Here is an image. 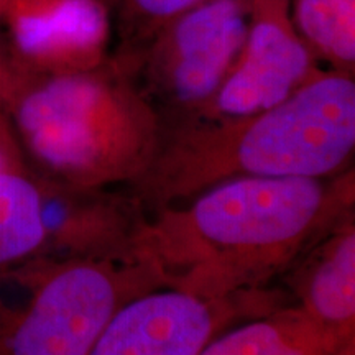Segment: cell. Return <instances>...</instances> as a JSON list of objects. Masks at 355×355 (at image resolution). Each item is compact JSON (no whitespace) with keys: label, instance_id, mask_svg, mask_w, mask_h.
Listing matches in <instances>:
<instances>
[{"label":"cell","instance_id":"obj_1","mask_svg":"<svg viewBox=\"0 0 355 355\" xmlns=\"http://www.w3.org/2000/svg\"><path fill=\"white\" fill-rule=\"evenodd\" d=\"M354 171L314 178L241 176L155 207L135 241L163 286L204 298L265 288L352 216Z\"/></svg>","mask_w":355,"mask_h":355},{"label":"cell","instance_id":"obj_2","mask_svg":"<svg viewBox=\"0 0 355 355\" xmlns=\"http://www.w3.org/2000/svg\"><path fill=\"white\" fill-rule=\"evenodd\" d=\"M148 170L127 186L145 209L241 176L324 180L355 150V79L324 69L272 109L243 117L162 122Z\"/></svg>","mask_w":355,"mask_h":355},{"label":"cell","instance_id":"obj_3","mask_svg":"<svg viewBox=\"0 0 355 355\" xmlns=\"http://www.w3.org/2000/svg\"><path fill=\"white\" fill-rule=\"evenodd\" d=\"M0 109L30 171L68 188L128 186L162 139L158 110L112 55L89 71L32 73L12 60L2 32Z\"/></svg>","mask_w":355,"mask_h":355},{"label":"cell","instance_id":"obj_4","mask_svg":"<svg viewBox=\"0 0 355 355\" xmlns=\"http://www.w3.org/2000/svg\"><path fill=\"white\" fill-rule=\"evenodd\" d=\"M158 288L140 257L40 255L0 268V355H87L123 304Z\"/></svg>","mask_w":355,"mask_h":355},{"label":"cell","instance_id":"obj_5","mask_svg":"<svg viewBox=\"0 0 355 355\" xmlns=\"http://www.w3.org/2000/svg\"><path fill=\"white\" fill-rule=\"evenodd\" d=\"M250 0H202L159 25L130 51H112L162 122L198 115L224 83L243 44Z\"/></svg>","mask_w":355,"mask_h":355},{"label":"cell","instance_id":"obj_6","mask_svg":"<svg viewBox=\"0 0 355 355\" xmlns=\"http://www.w3.org/2000/svg\"><path fill=\"white\" fill-rule=\"evenodd\" d=\"M279 306L278 291L266 286L220 298L158 288L123 304L87 355H198L232 324L260 318Z\"/></svg>","mask_w":355,"mask_h":355},{"label":"cell","instance_id":"obj_7","mask_svg":"<svg viewBox=\"0 0 355 355\" xmlns=\"http://www.w3.org/2000/svg\"><path fill=\"white\" fill-rule=\"evenodd\" d=\"M321 71L293 26L290 0H250L241 53L216 96L194 117H243L272 109Z\"/></svg>","mask_w":355,"mask_h":355},{"label":"cell","instance_id":"obj_8","mask_svg":"<svg viewBox=\"0 0 355 355\" xmlns=\"http://www.w3.org/2000/svg\"><path fill=\"white\" fill-rule=\"evenodd\" d=\"M109 0H15L0 21L8 55L40 74L94 69L112 55Z\"/></svg>","mask_w":355,"mask_h":355},{"label":"cell","instance_id":"obj_9","mask_svg":"<svg viewBox=\"0 0 355 355\" xmlns=\"http://www.w3.org/2000/svg\"><path fill=\"white\" fill-rule=\"evenodd\" d=\"M46 201V248L58 259L139 257L135 241L146 209L130 191L68 188L42 180Z\"/></svg>","mask_w":355,"mask_h":355},{"label":"cell","instance_id":"obj_10","mask_svg":"<svg viewBox=\"0 0 355 355\" xmlns=\"http://www.w3.org/2000/svg\"><path fill=\"white\" fill-rule=\"evenodd\" d=\"M293 273L300 308L343 336H355V225L354 216L331 229L308 250Z\"/></svg>","mask_w":355,"mask_h":355},{"label":"cell","instance_id":"obj_11","mask_svg":"<svg viewBox=\"0 0 355 355\" xmlns=\"http://www.w3.org/2000/svg\"><path fill=\"white\" fill-rule=\"evenodd\" d=\"M352 344L355 336L339 334L295 304L222 331L198 355H339Z\"/></svg>","mask_w":355,"mask_h":355},{"label":"cell","instance_id":"obj_12","mask_svg":"<svg viewBox=\"0 0 355 355\" xmlns=\"http://www.w3.org/2000/svg\"><path fill=\"white\" fill-rule=\"evenodd\" d=\"M46 201L28 166L0 171V268L44 254Z\"/></svg>","mask_w":355,"mask_h":355},{"label":"cell","instance_id":"obj_13","mask_svg":"<svg viewBox=\"0 0 355 355\" xmlns=\"http://www.w3.org/2000/svg\"><path fill=\"white\" fill-rule=\"evenodd\" d=\"M296 33L321 64L355 71V0H290Z\"/></svg>","mask_w":355,"mask_h":355},{"label":"cell","instance_id":"obj_14","mask_svg":"<svg viewBox=\"0 0 355 355\" xmlns=\"http://www.w3.org/2000/svg\"><path fill=\"white\" fill-rule=\"evenodd\" d=\"M202 0H109L121 43L114 51H130L159 25Z\"/></svg>","mask_w":355,"mask_h":355},{"label":"cell","instance_id":"obj_15","mask_svg":"<svg viewBox=\"0 0 355 355\" xmlns=\"http://www.w3.org/2000/svg\"><path fill=\"white\" fill-rule=\"evenodd\" d=\"M28 166L8 117L0 109V171Z\"/></svg>","mask_w":355,"mask_h":355},{"label":"cell","instance_id":"obj_16","mask_svg":"<svg viewBox=\"0 0 355 355\" xmlns=\"http://www.w3.org/2000/svg\"><path fill=\"white\" fill-rule=\"evenodd\" d=\"M13 2H15V0H0V21L3 20L6 13L10 10V7L13 6Z\"/></svg>","mask_w":355,"mask_h":355}]
</instances>
